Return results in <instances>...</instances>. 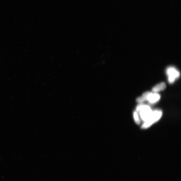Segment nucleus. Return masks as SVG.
Listing matches in <instances>:
<instances>
[{
  "instance_id": "nucleus-7",
  "label": "nucleus",
  "mask_w": 181,
  "mask_h": 181,
  "mask_svg": "<svg viewBox=\"0 0 181 181\" xmlns=\"http://www.w3.org/2000/svg\"><path fill=\"white\" fill-rule=\"evenodd\" d=\"M133 118L134 120H135V123L138 124H140V120L139 117L138 112L136 111H135L133 112Z\"/></svg>"
},
{
  "instance_id": "nucleus-5",
  "label": "nucleus",
  "mask_w": 181,
  "mask_h": 181,
  "mask_svg": "<svg viewBox=\"0 0 181 181\" xmlns=\"http://www.w3.org/2000/svg\"><path fill=\"white\" fill-rule=\"evenodd\" d=\"M166 84L162 82L154 87L152 89V91L154 93H157L164 90L166 89Z\"/></svg>"
},
{
  "instance_id": "nucleus-6",
  "label": "nucleus",
  "mask_w": 181,
  "mask_h": 181,
  "mask_svg": "<svg viewBox=\"0 0 181 181\" xmlns=\"http://www.w3.org/2000/svg\"><path fill=\"white\" fill-rule=\"evenodd\" d=\"M150 92H146L143 93L141 97L137 98L136 99V101L140 104L142 103L145 101H147L148 97Z\"/></svg>"
},
{
  "instance_id": "nucleus-4",
  "label": "nucleus",
  "mask_w": 181,
  "mask_h": 181,
  "mask_svg": "<svg viewBox=\"0 0 181 181\" xmlns=\"http://www.w3.org/2000/svg\"><path fill=\"white\" fill-rule=\"evenodd\" d=\"M160 98V96L157 93H150L147 101L151 104H154L157 102Z\"/></svg>"
},
{
  "instance_id": "nucleus-2",
  "label": "nucleus",
  "mask_w": 181,
  "mask_h": 181,
  "mask_svg": "<svg viewBox=\"0 0 181 181\" xmlns=\"http://www.w3.org/2000/svg\"><path fill=\"white\" fill-rule=\"evenodd\" d=\"M136 111L139 113L141 119L144 122L150 117L153 111L149 106L140 104L137 107Z\"/></svg>"
},
{
  "instance_id": "nucleus-3",
  "label": "nucleus",
  "mask_w": 181,
  "mask_h": 181,
  "mask_svg": "<svg viewBox=\"0 0 181 181\" xmlns=\"http://www.w3.org/2000/svg\"><path fill=\"white\" fill-rule=\"evenodd\" d=\"M166 73L168 76V81L170 83H173L180 76L179 72L173 67H168L166 70Z\"/></svg>"
},
{
  "instance_id": "nucleus-1",
  "label": "nucleus",
  "mask_w": 181,
  "mask_h": 181,
  "mask_svg": "<svg viewBox=\"0 0 181 181\" xmlns=\"http://www.w3.org/2000/svg\"><path fill=\"white\" fill-rule=\"evenodd\" d=\"M162 112L160 110L153 111L152 114L148 119L144 121L142 126L143 129H146L151 127L152 125L157 122L162 117Z\"/></svg>"
}]
</instances>
